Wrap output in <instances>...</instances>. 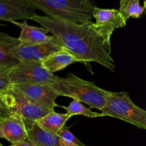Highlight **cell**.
<instances>
[{"label": "cell", "mask_w": 146, "mask_h": 146, "mask_svg": "<svg viewBox=\"0 0 146 146\" xmlns=\"http://www.w3.org/2000/svg\"><path fill=\"white\" fill-rule=\"evenodd\" d=\"M78 62V60L65 48L51 54L41 61V64L51 74L61 71L71 64Z\"/></svg>", "instance_id": "cell-15"}, {"label": "cell", "mask_w": 146, "mask_h": 146, "mask_svg": "<svg viewBox=\"0 0 146 146\" xmlns=\"http://www.w3.org/2000/svg\"><path fill=\"white\" fill-rule=\"evenodd\" d=\"M26 129L28 139L36 146H77L66 143L57 134L44 131L36 122Z\"/></svg>", "instance_id": "cell-13"}, {"label": "cell", "mask_w": 146, "mask_h": 146, "mask_svg": "<svg viewBox=\"0 0 146 146\" xmlns=\"http://www.w3.org/2000/svg\"><path fill=\"white\" fill-rule=\"evenodd\" d=\"M9 78L11 85L41 84L51 86L55 82L57 76L44 68L41 62L20 61L10 68Z\"/></svg>", "instance_id": "cell-6"}, {"label": "cell", "mask_w": 146, "mask_h": 146, "mask_svg": "<svg viewBox=\"0 0 146 146\" xmlns=\"http://www.w3.org/2000/svg\"><path fill=\"white\" fill-rule=\"evenodd\" d=\"M1 146H4L1 144ZM9 146H36L34 143H33L30 140H29L27 138V140L24 141H21V142H19V143H16L11 144V145Z\"/></svg>", "instance_id": "cell-22"}, {"label": "cell", "mask_w": 146, "mask_h": 146, "mask_svg": "<svg viewBox=\"0 0 146 146\" xmlns=\"http://www.w3.org/2000/svg\"><path fill=\"white\" fill-rule=\"evenodd\" d=\"M12 24L17 26L21 29L18 39L24 44H43L51 41L54 36L48 35V31L43 27H34L27 24V21L18 22L17 21H11Z\"/></svg>", "instance_id": "cell-12"}, {"label": "cell", "mask_w": 146, "mask_h": 146, "mask_svg": "<svg viewBox=\"0 0 146 146\" xmlns=\"http://www.w3.org/2000/svg\"><path fill=\"white\" fill-rule=\"evenodd\" d=\"M31 19L52 34L78 62H96L111 71L115 70V61L111 56V44L95 31L91 21L76 24L37 14Z\"/></svg>", "instance_id": "cell-1"}, {"label": "cell", "mask_w": 146, "mask_h": 146, "mask_svg": "<svg viewBox=\"0 0 146 146\" xmlns=\"http://www.w3.org/2000/svg\"><path fill=\"white\" fill-rule=\"evenodd\" d=\"M69 118L66 113H58L52 111L38 120L36 123L44 131L57 134Z\"/></svg>", "instance_id": "cell-16"}, {"label": "cell", "mask_w": 146, "mask_h": 146, "mask_svg": "<svg viewBox=\"0 0 146 146\" xmlns=\"http://www.w3.org/2000/svg\"><path fill=\"white\" fill-rule=\"evenodd\" d=\"M24 93L30 99L49 111H54L57 106L56 99L59 96L49 85L41 84H21L14 85Z\"/></svg>", "instance_id": "cell-9"}, {"label": "cell", "mask_w": 146, "mask_h": 146, "mask_svg": "<svg viewBox=\"0 0 146 146\" xmlns=\"http://www.w3.org/2000/svg\"><path fill=\"white\" fill-rule=\"evenodd\" d=\"M51 86L59 96L69 97L100 111L105 106L109 93L97 86L95 83L82 79L71 73L65 78L57 76Z\"/></svg>", "instance_id": "cell-2"}, {"label": "cell", "mask_w": 146, "mask_h": 146, "mask_svg": "<svg viewBox=\"0 0 146 146\" xmlns=\"http://www.w3.org/2000/svg\"><path fill=\"white\" fill-rule=\"evenodd\" d=\"M10 115H11V113L9 111L8 108L5 105L1 95H0V120L4 119Z\"/></svg>", "instance_id": "cell-21"}, {"label": "cell", "mask_w": 146, "mask_h": 146, "mask_svg": "<svg viewBox=\"0 0 146 146\" xmlns=\"http://www.w3.org/2000/svg\"><path fill=\"white\" fill-rule=\"evenodd\" d=\"M35 9L22 0H0V20L11 22L20 19H31Z\"/></svg>", "instance_id": "cell-11"}, {"label": "cell", "mask_w": 146, "mask_h": 146, "mask_svg": "<svg viewBox=\"0 0 146 146\" xmlns=\"http://www.w3.org/2000/svg\"><path fill=\"white\" fill-rule=\"evenodd\" d=\"M21 44L18 38L0 32V67L10 69L20 61L13 56L12 50Z\"/></svg>", "instance_id": "cell-14"}, {"label": "cell", "mask_w": 146, "mask_h": 146, "mask_svg": "<svg viewBox=\"0 0 146 146\" xmlns=\"http://www.w3.org/2000/svg\"><path fill=\"white\" fill-rule=\"evenodd\" d=\"M57 135L61 138L64 141H65L67 143L71 144V145H75L77 146H86L85 144L79 141L78 138H76L75 135L69 131V128L66 127L64 125L61 130L58 132Z\"/></svg>", "instance_id": "cell-19"}, {"label": "cell", "mask_w": 146, "mask_h": 146, "mask_svg": "<svg viewBox=\"0 0 146 146\" xmlns=\"http://www.w3.org/2000/svg\"><path fill=\"white\" fill-rule=\"evenodd\" d=\"M93 18L96 22L93 24L95 31L108 44L116 29L123 28L126 26V20L115 9H101L96 7L93 11Z\"/></svg>", "instance_id": "cell-7"}, {"label": "cell", "mask_w": 146, "mask_h": 146, "mask_svg": "<svg viewBox=\"0 0 146 146\" xmlns=\"http://www.w3.org/2000/svg\"><path fill=\"white\" fill-rule=\"evenodd\" d=\"M145 5H141L140 0H121L118 11L127 21L129 18H140L145 11Z\"/></svg>", "instance_id": "cell-17"}, {"label": "cell", "mask_w": 146, "mask_h": 146, "mask_svg": "<svg viewBox=\"0 0 146 146\" xmlns=\"http://www.w3.org/2000/svg\"><path fill=\"white\" fill-rule=\"evenodd\" d=\"M9 68L0 67V94L7 91L11 86L9 78Z\"/></svg>", "instance_id": "cell-20"}, {"label": "cell", "mask_w": 146, "mask_h": 146, "mask_svg": "<svg viewBox=\"0 0 146 146\" xmlns=\"http://www.w3.org/2000/svg\"><path fill=\"white\" fill-rule=\"evenodd\" d=\"M64 48L54 36L48 42L37 44H24L21 43L12 50V54L19 61L41 62L51 54Z\"/></svg>", "instance_id": "cell-8"}, {"label": "cell", "mask_w": 146, "mask_h": 146, "mask_svg": "<svg viewBox=\"0 0 146 146\" xmlns=\"http://www.w3.org/2000/svg\"><path fill=\"white\" fill-rule=\"evenodd\" d=\"M33 9H39L48 17L82 24L93 19L96 7L91 0H22Z\"/></svg>", "instance_id": "cell-3"}, {"label": "cell", "mask_w": 146, "mask_h": 146, "mask_svg": "<svg viewBox=\"0 0 146 146\" xmlns=\"http://www.w3.org/2000/svg\"><path fill=\"white\" fill-rule=\"evenodd\" d=\"M0 138L6 139L11 144L21 142L27 138V132L21 116L12 113L0 120Z\"/></svg>", "instance_id": "cell-10"}, {"label": "cell", "mask_w": 146, "mask_h": 146, "mask_svg": "<svg viewBox=\"0 0 146 146\" xmlns=\"http://www.w3.org/2000/svg\"><path fill=\"white\" fill-rule=\"evenodd\" d=\"M101 113L129 123L141 129H146V111L140 108L125 91H109Z\"/></svg>", "instance_id": "cell-4"}, {"label": "cell", "mask_w": 146, "mask_h": 146, "mask_svg": "<svg viewBox=\"0 0 146 146\" xmlns=\"http://www.w3.org/2000/svg\"><path fill=\"white\" fill-rule=\"evenodd\" d=\"M66 110V113L69 118L74 115H84L88 118H98L104 117L101 113L94 112L90 108H87L84 104L76 100H73L68 106H62Z\"/></svg>", "instance_id": "cell-18"}, {"label": "cell", "mask_w": 146, "mask_h": 146, "mask_svg": "<svg viewBox=\"0 0 146 146\" xmlns=\"http://www.w3.org/2000/svg\"><path fill=\"white\" fill-rule=\"evenodd\" d=\"M0 95L11 114L15 113L21 116L26 128L52 111L43 108L11 84Z\"/></svg>", "instance_id": "cell-5"}, {"label": "cell", "mask_w": 146, "mask_h": 146, "mask_svg": "<svg viewBox=\"0 0 146 146\" xmlns=\"http://www.w3.org/2000/svg\"><path fill=\"white\" fill-rule=\"evenodd\" d=\"M1 143H0V146H1Z\"/></svg>", "instance_id": "cell-23"}]
</instances>
